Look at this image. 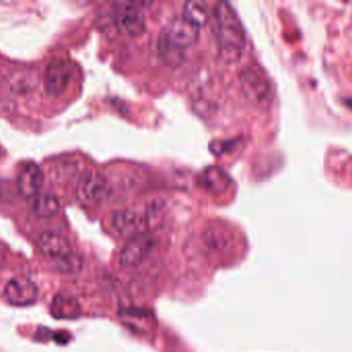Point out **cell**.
I'll return each instance as SVG.
<instances>
[{"instance_id": "obj_8", "label": "cell", "mask_w": 352, "mask_h": 352, "mask_svg": "<svg viewBox=\"0 0 352 352\" xmlns=\"http://www.w3.org/2000/svg\"><path fill=\"white\" fill-rule=\"evenodd\" d=\"M117 19L120 27L131 37L142 34L146 29L144 12L133 2H128L120 6Z\"/></svg>"}, {"instance_id": "obj_16", "label": "cell", "mask_w": 352, "mask_h": 352, "mask_svg": "<svg viewBox=\"0 0 352 352\" xmlns=\"http://www.w3.org/2000/svg\"><path fill=\"white\" fill-rule=\"evenodd\" d=\"M158 48L159 53L162 56L163 60L169 65L177 66L184 61V50L173 45L163 32L159 37Z\"/></svg>"}, {"instance_id": "obj_12", "label": "cell", "mask_w": 352, "mask_h": 352, "mask_svg": "<svg viewBox=\"0 0 352 352\" xmlns=\"http://www.w3.org/2000/svg\"><path fill=\"white\" fill-rule=\"evenodd\" d=\"M200 183L213 194H221L231 185V178L219 167H209L201 174Z\"/></svg>"}, {"instance_id": "obj_6", "label": "cell", "mask_w": 352, "mask_h": 352, "mask_svg": "<svg viewBox=\"0 0 352 352\" xmlns=\"http://www.w3.org/2000/svg\"><path fill=\"white\" fill-rule=\"evenodd\" d=\"M199 29L198 26L192 24L182 14L173 18L163 33L176 47L186 50L196 43L199 37Z\"/></svg>"}, {"instance_id": "obj_15", "label": "cell", "mask_w": 352, "mask_h": 352, "mask_svg": "<svg viewBox=\"0 0 352 352\" xmlns=\"http://www.w3.org/2000/svg\"><path fill=\"white\" fill-rule=\"evenodd\" d=\"M184 16L199 28L204 26L210 18L208 6L205 2L198 0H192L184 4Z\"/></svg>"}, {"instance_id": "obj_17", "label": "cell", "mask_w": 352, "mask_h": 352, "mask_svg": "<svg viewBox=\"0 0 352 352\" xmlns=\"http://www.w3.org/2000/svg\"><path fill=\"white\" fill-rule=\"evenodd\" d=\"M53 262L55 270L60 273H64V274L76 272L82 267V260L74 253Z\"/></svg>"}, {"instance_id": "obj_9", "label": "cell", "mask_w": 352, "mask_h": 352, "mask_svg": "<svg viewBox=\"0 0 352 352\" xmlns=\"http://www.w3.org/2000/svg\"><path fill=\"white\" fill-rule=\"evenodd\" d=\"M146 219L140 213L133 210H122L115 213L111 219L113 229L123 237H135L144 233Z\"/></svg>"}, {"instance_id": "obj_3", "label": "cell", "mask_w": 352, "mask_h": 352, "mask_svg": "<svg viewBox=\"0 0 352 352\" xmlns=\"http://www.w3.org/2000/svg\"><path fill=\"white\" fill-rule=\"evenodd\" d=\"M156 245V239L152 234H140L131 238L120 252L119 265L122 268L131 269L140 266Z\"/></svg>"}, {"instance_id": "obj_10", "label": "cell", "mask_w": 352, "mask_h": 352, "mask_svg": "<svg viewBox=\"0 0 352 352\" xmlns=\"http://www.w3.org/2000/svg\"><path fill=\"white\" fill-rule=\"evenodd\" d=\"M37 244H38L41 253L53 262L61 260L72 253L67 239L60 234L54 233V231H45L41 234Z\"/></svg>"}, {"instance_id": "obj_13", "label": "cell", "mask_w": 352, "mask_h": 352, "mask_svg": "<svg viewBox=\"0 0 352 352\" xmlns=\"http://www.w3.org/2000/svg\"><path fill=\"white\" fill-rule=\"evenodd\" d=\"M51 312L57 320H74L80 316V304L74 298L59 293L52 302Z\"/></svg>"}, {"instance_id": "obj_7", "label": "cell", "mask_w": 352, "mask_h": 352, "mask_svg": "<svg viewBox=\"0 0 352 352\" xmlns=\"http://www.w3.org/2000/svg\"><path fill=\"white\" fill-rule=\"evenodd\" d=\"M43 185V174L38 165L27 163L21 167L18 175V189L25 198H36Z\"/></svg>"}, {"instance_id": "obj_5", "label": "cell", "mask_w": 352, "mask_h": 352, "mask_svg": "<svg viewBox=\"0 0 352 352\" xmlns=\"http://www.w3.org/2000/svg\"><path fill=\"white\" fill-rule=\"evenodd\" d=\"M74 74V66L67 60L55 59L45 70V86L47 93L59 95L65 91Z\"/></svg>"}, {"instance_id": "obj_14", "label": "cell", "mask_w": 352, "mask_h": 352, "mask_svg": "<svg viewBox=\"0 0 352 352\" xmlns=\"http://www.w3.org/2000/svg\"><path fill=\"white\" fill-rule=\"evenodd\" d=\"M31 210L35 216L49 218L59 212L60 202L52 194H38L36 198H33Z\"/></svg>"}, {"instance_id": "obj_4", "label": "cell", "mask_w": 352, "mask_h": 352, "mask_svg": "<svg viewBox=\"0 0 352 352\" xmlns=\"http://www.w3.org/2000/svg\"><path fill=\"white\" fill-rule=\"evenodd\" d=\"M4 295L8 303L16 307H24L36 301L38 289L26 277H14L6 283Z\"/></svg>"}, {"instance_id": "obj_1", "label": "cell", "mask_w": 352, "mask_h": 352, "mask_svg": "<svg viewBox=\"0 0 352 352\" xmlns=\"http://www.w3.org/2000/svg\"><path fill=\"white\" fill-rule=\"evenodd\" d=\"M214 32L221 56L227 61L239 59L245 45V33L236 10L228 2H219L213 10Z\"/></svg>"}, {"instance_id": "obj_2", "label": "cell", "mask_w": 352, "mask_h": 352, "mask_svg": "<svg viewBox=\"0 0 352 352\" xmlns=\"http://www.w3.org/2000/svg\"><path fill=\"white\" fill-rule=\"evenodd\" d=\"M244 96L260 107H266L272 101L273 89L267 74L258 66H246L239 74Z\"/></svg>"}, {"instance_id": "obj_11", "label": "cell", "mask_w": 352, "mask_h": 352, "mask_svg": "<svg viewBox=\"0 0 352 352\" xmlns=\"http://www.w3.org/2000/svg\"><path fill=\"white\" fill-rule=\"evenodd\" d=\"M80 194L89 203H99L109 194V182L99 173H90L85 176L80 183Z\"/></svg>"}]
</instances>
